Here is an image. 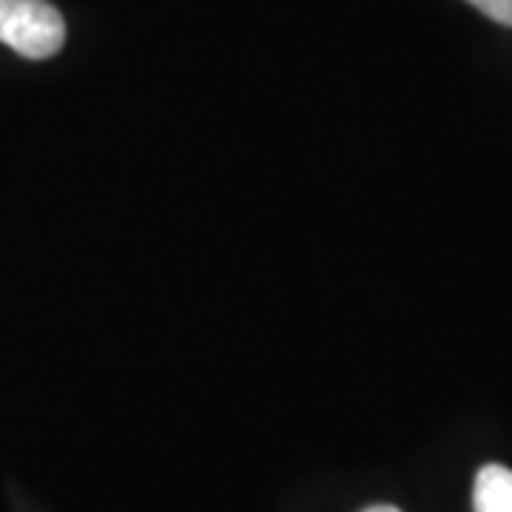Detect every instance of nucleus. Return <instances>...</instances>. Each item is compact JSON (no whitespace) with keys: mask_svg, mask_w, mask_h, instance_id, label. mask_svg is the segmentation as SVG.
<instances>
[{"mask_svg":"<svg viewBox=\"0 0 512 512\" xmlns=\"http://www.w3.org/2000/svg\"><path fill=\"white\" fill-rule=\"evenodd\" d=\"M0 43L29 60H46L63 49L66 23L49 0H0Z\"/></svg>","mask_w":512,"mask_h":512,"instance_id":"f257e3e1","label":"nucleus"},{"mask_svg":"<svg viewBox=\"0 0 512 512\" xmlns=\"http://www.w3.org/2000/svg\"><path fill=\"white\" fill-rule=\"evenodd\" d=\"M476 512H512V470L501 464L481 467L473 487Z\"/></svg>","mask_w":512,"mask_h":512,"instance_id":"f03ea898","label":"nucleus"},{"mask_svg":"<svg viewBox=\"0 0 512 512\" xmlns=\"http://www.w3.org/2000/svg\"><path fill=\"white\" fill-rule=\"evenodd\" d=\"M467 3H473L478 12H484L495 23L512 26V0H467Z\"/></svg>","mask_w":512,"mask_h":512,"instance_id":"7ed1b4c3","label":"nucleus"},{"mask_svg":"<svg viewBox=\"0 0 512 512\" xmlns=\"http://www.w3.org/2000/svg\"><path fill=\"white\" fill-rule=\"evenodd\" d=\"M362 512H402L399 507H390V504H376V507H367Z\"/></svg>","mask_w":512,"mask_h":512,"instance_id":"20e7f679","label":"nucleus"}]
</instances>
